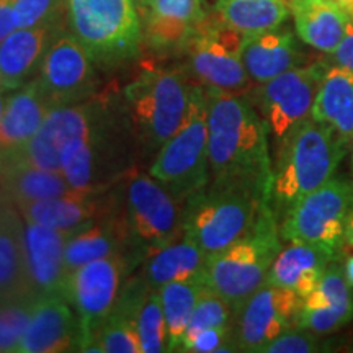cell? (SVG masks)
I'll return each mask as SVG.
<instances>
[{
    "mask_svg": "<svg viewBox=\"0 0 353 353\" xmlns=\"http://www.w3.org/2000/svg\"><path fill=\"white\" fill-rule=\"evenodd\" d=\"M206 97L211 179L247 180L270 190V138L252 101L247 95H232L214 88H206Z\"/></svg>",
    "mask_w": 353,
    "mask_h": 353,
    "instance_id": "obj_1",
    "label": "cell"
},
{
    "mask_svg": "<svg viewBox=\"0 0 353 353\" xmlns=\"http://www.w3.org/2000/svg\"><path fill=\"white\" fill-rule=\"evenodd\" d=\"M139 152L121 95L114 92L99 123L87 134L64 144L61 172L76 192L99 195L113 190L134 169V157Z\"/></svg>",
    "mask_w": 353,
    "mask_h": 353,
    "instance_id": "obj_2",
    "label": "cell"
},
{
    "mask_svg": "<svg viewBox=\"0 0 353 353\" xmlns=\"http://www.w3.org/2000/svg\"><path fill=\"white\" fill-rule=\"evenodd\" d=\"M270 205V190L234 179H211L182 206L183 237L211 257L257 223Z\"/></svg>",
    "mask_w": 353,
    "mask_h": 353,
    "instance_id": "obj_3",
    "label": "cell"
},
{
    "mask_svg": "<svg viewBox=\"0 0 353 353\" xmlns=\"http://www.w3.org/2000/svg\"><path fill=\"white\" fill-rule=\"evenodd\" d=\"M348 145L329 126L307 118L291 132L273 161L270 205L276 219L337 174Z\"/></svg>",
    "mask_w": 353,
    "mask_h": 353,
    "instance_id": "obj_4",
    "label": "cell"
},
{
    "mask_svg": "<svg viewBox=\"0 0 353 353\" xmlns=\"http://www.w3.org/2000/svg\"><path fill=\"white\" fill-rule=\"evenodd\" d=\"M195 83L185 69L144 68L121 92L141 151L157 152L187 118Z\"/></svg>",
    "mask_w": 353,
    "mask_h": 353,
    "instance_id": "obj_5",
    "label": "cell"
},
{
    "mask_svg": "<svg viewBox=\"0 0 353 353\" xmlns=\"http://www.w3.org/2000/svg\"><path fill=\"white\" fill-rule=\"evenodd\" d=\"M281 247L278 219L268 206L244 236L206 260L205 285L232 307L234 319L247 299L265 285Z\"/></svg>",
    "mask_w": 353,
    "mask_h": 353,
    "instance_id": "obj_6",
    "label": "cell"
},
{
    "mask_svg": "<svg viewBox=\"0 0 353 353\" xmlns=\"http://www.w3.org/2000/svg\"><path fill=\"white\" fill-rule=\"evenodd\" d=\"M69 32L97 65L113 69L134 59L143 25L134 0H68Z\"/></svg>",
    "mask_w": 353,
    "mask_h": 353,
    "instance_id": "obj_7",
    "label": "cell"
},
{
    "mask_svg": "<svg viewBox=\"0 0 353 353\" xmlns=\"http://www.w3.org/2000/svg\"><path fill=\"white\" fill-rule=\"evenodd\" d=\"M149 174L182 206L192 193L210 183L208 97L200 83L193 88L183 125L156 152Z\"/></svg>",
    "mask_w": 353,
    "mask_h": 353,
    "instance_id": "obj_8",
    "label": "cell"
},
{
    "mask_svg": "<svg viewBox=\"0 0 353 353\" xmlns=\"http://www.w3.org/2000/svg\"><path fill=\"white\" fill-rule=\"evenodd\" d=\"M353 213V180L335 175L294 203L278 221L283 242H303L327 250L335 260L345 250V231Z\"/></svg>",
    "mask_w": 353,
    "mask_h": 353,
    "instance_id": "obj_9",
    "label": "cell"
},
{
    "mask_svg": "<svg viewBox=\"0 0 353 353\" xmlns=\"http://www.w3.org/2000/svg\"><path fill=\"white\" fill-rule=\"evenodd\" d=\"M144 262L134 252L114 254L88 262L68 278L65 299L82 325V352H99V334L117 306L131 273Z\"/></svg>",
    "mask_w": 353,
    "mask_h": 353,
    "instance_id": "obj_10",
    "label": "cell"
},
{
    "mask_svg": "<svg viewBox=\"0 0 353 353\" xmlns=\"http://www.w3.org/2000/svg\"><path fill=\"white\" fill-rule=\"evenodd\" d=\"M114 188L132 241L145 257L182 239V205L151 174L134 167Z\"/></svg>",
    "mask_w": 353,
    "mask_h": 353,
    "instance_id": "obj_11",
    "label": "cell"
},
{
    "mask_svg": "<svg viewBox=\"0 0 353 353\" xmlns=\"http://www.w3.org/2000/svg\"><path fill=\"white\" fill-rule=\"evenodd\" d=\"M327 68L325 59L298 65L270 81L257 83L247 94L267 125L273 156L291 132L311 118L312 105Z\"/></svg>",
    "mask_w": 353,
    "mask_h": 353,
    "instance_id": "obj_12",
    "label": "cell"
},
{
    "mask_svg": "<svg viewBox=\"0 0 353 353\" xmlns=\"http://www.w3.org/2000/svg\"><path fill=\"white\" fill-rule=\"evenodd\" d=\"M244 34L232 30L218 15H205L185 44L187 74L206 88L232 95H247L254 82L242 63Z\"/></svg>",
    "mask_w": 353,
    "mask_h": 353,
    "instance_id": "obj_13",
    "label": "cell"
},
{
    "mask_svg": "<svg viewBox=\"0 0 353 353\" xmlns=\"http://www.w3.org/2000/svg\"><path fill=\"white\" fill-rule=\"evenodd\" d=\"M37 81L52 110L81 103L99 92L97 64L77 38L65 30L48 48Z\"/></svg>",
    "mask_w": 353,
    "mask_h": 353,
    "instance_id": "obj_14",
    "label": "cell"
},
{
    "mask_svg": "<svg viewBox=\"0 0 353 353\" xmlns=\"http://www.w3.org/2000/svg\"><path fill=\"white\" fill-rule=\"evenodd\" d=\"M303 299L294 291L265 283L247 299L232 324L237 352L262 353L286 330L298 327Z\"/></svg>",
    "mask_w": 353,
    "mask_h": 353,
    "instance_id": "obj_15",
    "label": "cell"
},
{
    "mask_svg": "<svg viewBox=\"0 0 353 353\" xmlns=\"http://www.w3.org/2000/svg\"><path fill=\"white\" fill-rule=\"evenodd\" d=\"M114 92L105 90L81 103L51 110L37 134L19 151L15 157L25 164L46 170L61 172V151L68 141L87 134L107 110Z\"/></svg>",
    "mask_w": 353,
    "mask_h": 353,
    "instance_id": "obj_16",
    "label": "cell"
},
{
    "mask_svg": "<svg viewBox=\"0 0 353 353\" xmlns=\"http://www.w3.org/2000/svg\"><path fill=\"white\" fill-rule=\"evenodd\" d=\"M82 325L76 309L63 296L38 298L19 353L82 352Z\"/></svg>",
    "mask_w": 353,
    "mask_h": 353,
    "instance_id": "obj_17",
    "label": "cell"
},
{
    "mask_svg": "<svg viewBox=\"0 0 353 353\" xmlns=\"http://www.w3.org/2000/svg\"><path fill=\"white\" fill-rule=\"evenodd\" d=\"M77 231L79 229L59 231L25 221L26 259L32 288L37 298H65L69 275L65 272L64 252L68 241Z\"/></svg>",
    "mask_w": 353,
    "mask_h": 353,
    "instance_id": "obj_18",
    "label": "cell"
},
{
    "mask_svg": "<svg viewBox=\"0 0 353 353\" xmlns=\"http://www.w3.org/2000/svg\"><path fill=\"white\" fill-rule=\"evenodd\" d=\"M114 188V187H113ZM118 206L117 188L112 193H72V195L46 198L15 205L26 223L69 231L81 229L103 218Z\"/></svg>",
    "mask_w": 353,
    "mask_h": 353,
    "instance_id": "obj_19",
    "label": "cell"
},
{
    "mask_svg": "<svg viewBox=\"0 0 353 353\" xmlns=\"http://www.w3.org/2000/svg\"><path fill=\"white\" fill-rule=\"evenodd\" d=\"M125 252L139 254L145 260V255L141 252L132 241L125 214L121 211L120 198H118V206L112 213L97 219L95 223L88 224L85 228L79 229L68 241L64 252L65 272L70 275L88 262Z\"/></svg>",
    "mask_w": 353,
    "mask_h": 353,
    "instance_id": "obj_20",
    "label": "cell"
},
{
    "mask_svg": "<svg viewBox=\"0 0 353 353\" xmlns=\"http://www.w3.org/2000/svg\"><path fill=\"white\" fill-rule=\"evenodd\" d=\"M205 15L201 0H151L143 12V39L157 52L183 51Z\"/></svg>",
    "mask_w": 353,
    "mask_h": 353,
    "instance_id": "obj_21",
    "label": "cell"
},
{
    "mask_svg": "<svg viewBox=\"0 0 353 353\" xmlns=\"http://www.w3.org/2000/svg\"><path fill=\"white\" fill-rule=\"evenodd\" d=\"M34 298L25 245V221L10 201L0 198V304Z\"/></svg>",
    "mask_w": 353,
    "mask_h": 353,
    "instance_id": "obj_22",
    "label": "cell"
},
{
    "mask_svg": "<svg viewBox=\"0 0 353 353\" xmlns=\"http://www.w3.org/2000/svg\"><path fill=\"white\" fill-rule=\"evenodd\" d=\"M64 26L17 28L0 43V87L13 92L38 76L52 39Z\"/></svg>",
    "mask_w": 353,
    "mask_h": 353,
    "instance_id": "obj_23",
    "label": "cell"
},
{
    "mask_svg": "<svg viewBox=\"0 0 353 353\" xmlns=\"http://www.w3.org/2000/svg\"><path fill=\"white\" fill-rule=\"evenodd\" d=\"M242 63L254 85L304 64V52L294 33L283 26L247 34L242 44Z\"/></svg>",
    "mask_w": 353,
    "mask_h": 353,
    "instance_id": "obj_24",
    "label": "cell"
},
{
    "mask_svg": "<svg viewBox=\"0 0 353 353\" xmlns=\"http://www.w3.org/2000/svg\"><path fill=\"white\" fill-rule=\"evenodd\" d=\"M296 34L314 50L332 52L350 26V15L339 0H290Z\"/></svg>",
    "mask_w": 353,
    "mask_h": 353,
    "instance_id": "obj_25",
    "label": "cell"
},
{
    "mask_svg": "<svg viewBox=\"0 0 353 353\" xmlns=\"http://www.w3.org/2000/svg\"><path fill=\"white\" fill-rule=\"evenodd\" d=\"M332 262L335 259L321 247L288 242L273 260L265 283L291 290L301 299H306L317 288Z\"/></svg>",
    "mask_w": 353,
    "mask_h": 353,
    "instance_id": "obj_26",
    "label": "cell"
},
{
    "mask_svg": "<svg viewBox=\"0 0 353 353\" xmlns=\"http://www.w3.org/2000/svg\"><path fill=\"white\" fill-rule=\"evenodd\" d=\"M51 110L37 77L10 92L0 120V144L10 151H19L37 134Z\"/></svg>",
    "mask_w": 353,
    "mask_h": 353,
    "instance_id": "obj_27",
    "label": "cell"
},
{
    "mask_svg": "<svg viewBox=\"0 0 353 353\" xmlns=\"http://www.w3.org/2000/svg\"><path fill=\"white\" fill-rule=\"evenodd\" d=\"M311 118L329 126L350 148L353 138V70L329 64L317 90Z\"/></svg>",
    "mask_w": 353,
    "mask_h": 353,
    "instance_id": "obj_28",
    "label": "cell"
},
{
    "mask_svg": "<svg viewBox=\"0 0 353 353\" xmlns=\"http://www.w3.org/2000/svg\"><path fill=\"white\" fill-rule=\"evenodd\" d=\"M72 193L77 192L68 183L63 172L25 164L15 157V154L0 174V198L13 205L65 196Z\"/></svg>",
    "mask_w": 353,
    "mask_h": 353,
    "instance_id": "obj_29",
    "label": "cell"
},
{
    "mask_svg": "<svg viewBox=\"0 0 353 353\" xmlns=\"http://www.w3.org/2000/svg\"><path fill=\"white\" fill-rule=\"evenodd\" d=\"M206 260L208 257L200 247L182 237L164 249L149 254L144 260L143 276L154 290L170 281H205Z\"/></svg>",
    "mask_w": 353,
    "mask_h": 353,
    "instance_id": "obj_30",
    "label": "cell"
},
{
    "mask_svg": "<svg viewBox=\"0 0 353 353\" xmlns=\"http://www.w3.org/2000/svg\"><path fill=\"white\" fill-rule=\"evenodd\" d=\"M214 10L221 21L244 37L278 28L291 13L286 0H218Z\"/></svg>",
    "mask_w": 353,
    "mask_h": 353,
    "instance_id": "obj_31",
    "label": "cell"
},
{
    "mask_svg": "<svg viewBox=\"0 0 353 353\" xmlns=\"http://www.w3.org/2000/svg\"><path fill=\"white\" fill-rule=\"evenodd\" d=\"M205 288L203 280H187L170 281L157 290L169 334V352H179L185 330Z\"/></svg>",
    "mask_w": 353,
    "mask_h": 353,
    "instance_id": "obj_32",
    "label": "cell"
},
{
    "mask_svg": "<svg viewBox=\"0 0 353 353\" xmlns=\"http://www.w3.org/2000/svg\"><path fill=\"white\" fill-rule=\"evenodd\" d=\"M97 345L99 352L107 353H143L136 327V309L118 301L100 330Z\"/></svg>",
    "mask_w": 353,
    "mask_h": 353,
    "instance_id": "obj_33",
    "label": "cell"
},
{
    "mask_svg": "<svg viewBox=\"0 0 353 353\" xmlns=\"http://www.w3.org/2000/svg\"><path fill=\"white\" fill-rule=\"evenodd\" d=\"M136 327H138L143 353L169 352V334H167L161 294L157 290L149 288L141 301L136 314Z\"/></svg>",
    "mask_w": 353,
    "mask_h": 353,
    "instance_id": "obj_34",
    "label": "cell"
},
{
    "mask_svg": "<svg viewBox=\"0 0 353 353\" xmlns=\"http://www.w3.org/2000/svg\"><path fill=\"white\" fill-rule=\"evenodd\" d=\"M38 299L25 298L0 304V352H17Z\"/></svg>",
    "mask_w": 353,
    "mask_h": 353,
    "instance_id": "obj_35",
    "label": "cell"
},
{
    "mask_svg": "<svg viewBox=\"0 0 353 353\" xmlns=\"http://www.w3.org/2000/svg\"><path fill=\"white\" fill-rule=\"evenodd\" d=\"M234 324V311L223 298L213 293L208 286L203 290L200 299H198L188 327L185 330L182 342L193 337L198 332L211 327H226ZM180 342V343H182Z\"/></svg>",
    "mask_w": 353,
    "mask_h": 353,
    "instance_id": "obj_36",
    "label": "cell"
},
{
    "mask_svg": "<svg viewBox=\"0 0 353 353\" xmlns=\"http://www.w3.org/2000/svg\"><path fill=\"white\" fill-rule=\"evenodd\" d=\"M353 321V301L329 304V306H303L298 317V327L319 335H330Z\"/></svg>",
    "mask_w": 353,
    "mask_h": 353,
    "instance_id": "obj_37",
    "label": "cell"
},
{
    "mask_svg": "<svg viewBox=\"0 0 353 353\" xmlns=\"http://www.w3.org/2000/svg\"><path fill=\"white\" fill-rule=\"evenodd\" d=\"M17 28L33 26H64L68 15V0H15Z\"/></svg>",
    "mask_w": 353,
    "mask_h": 353,
    "instance_id": "obj_38",
    "label": "cell"
},
{
    "mask_svg": "<svg viewBox=\"0 0 353 353\" xmlns=\"http://www.w3.org/2000/svg\"><path fill=\"white\" fill-rule=\"evenodd\" d=\"M324 335L311 330L293 327L286 330L263 348L262 353H312L327 350V343L322 341Z\"/></svg>",
    "mask_w": 353,
    "mask_h": 353,
    "instance_id": "obj_39",
    "label": "cell"
},
{
    "mask_svg": "<svg viewBox=\"0 0 353 353\" xmlns=\"http://www.w3.org/2000/svg\"><path fill=\"white\" fill-rule=\"evenodd\" d=\"M179 352L192 353H218V352H237L232 337V325L226 327H211L198 332L193 337L180 343Z\"/></svg>",
    "mask_w": 353,
    "mask_h": 353,
    "instance_id": "obj_40",
    "label": "cell"
},
{
    "mask_svg": "<svg viewBox=\"0 0 353 353\" xmlns=\"http://www.w3.org/2000/svg\"><path fill=\"white\" fill-rule=\"evenodd\" d=\"M327 63L332 65H339V68L353 70V25L348 26L345 37L332 52H329Z\"/></svg>",
    "mask_w": 353,
    "mask_h": 353,
    "instance_id": "obj_41",
    "label": "cell"
},
{
    "mask_svg": "<svg viewBox=\"0 0 353 353\" xmlns=\"http://www.w3.org/2000/svg\"><path fill=\"white\" fill-rule=\"evenodd\" d=\"M15 0H0V43L17 30L15 12H13Z\"/></svg>",
    "mask_w": 353,
    "mask_h": 353,
    "instance_id": "obj_42",
    "label": "cell"
},
{
    "mask_svg": "<svg viewBox=\"0 0 353 353\" xmlns=\"http://www.w3.org/2000/svg\"><path fill=\"white\" fill-rule=\"evenodd\" d=\"M12 156H13V151H10V149L3 148L2 144H0V174H2V170L6 169L8 162L12 161Z\"/></svg>",
    "mask_w": 353,
    "mask_h": 353,
    "instance_id": "obj_43",
    "label": "cell"
},
{
    "mask_svg": "<svg viewBox=\"0 0 353 353\" xmlns=\"http://www.w3.org/2000/svg\"><path fill=\"white\" fill-rule=\"evenodd\" d=\"M343 272H345L348 283L353 286V254H350L345 259V263H343Z\"/></svg>",
    "mask_w": 353,
    "mask_h": 353,
    "instance_id": "obj_44",
    "label": "cell"
},
{
    "mask_svg": "<svg viewBox=\"0 0 353 353\" xmlns=\"http://www.w3.org/2000/svg\"><path fill=\"white\" fill-rule=\"evenodd\" d=\"M347 247H352L353 249V213L350 216V219H348L347 231H345V249Z\"/></svg>",
    "mask_w": 353,
    "mask_h": 353,
    "instance_id": "obj_45",
    "label": "cell"
},
{
    "mask_svg": "<svg viewBox=\"0 0 353 353\" xmlns=\"http://www.w3.org/2000/svg\"><path fill=\"white\" fill-rule=\"evenodd\" d=\"M8 95H10V92H7L6 88L0 87V120H2V114H3V110H6Z\"/></svg>",
    "mask_w": 353,
    "mask_h": 353,
    "instance_id": "obj_46",
    "label": "cell"
},
{
    "mask_svg": "<svg viewBox=\"0 0 353 353\" xmlns=\"http://www.w3.org/2000/svg\"><path fill=\"white\" fill-rule=\"evenodd\" d=\"M134 2H136V6H138V8L141 10V13H143L145 10V7L149 6V2H151V0H134Z\"/></svg>",
    "mask_w": 353,
    "mask_h": 353,
    "instance_id": "obj_47",
    "label": "cell"
},
{
    "mask_svg": "<svg viewBox=\"0 0 353 353\" xmlns=\"http://www.w3.org/2000/svg\"><path fill=\"white\" fill-rule=\"evenodd\" d=\"M345 8H347V12H348V15H350V21H352V25H353V0L350 3H347L345 6Z\"/></svg>",
    "mask_w": 353,
    "mask_h": 353,
    "instance_id": "obj_48",
    "label": "cell"
},
{
    "mask_svg": "<svg viewBox=\"0 0 353 353\" xmlns=\"http://www.w3.org/2000/svg\"><path fill=\"white\" fill-rule=\"evenodd\" d=\"M339 2H341V3H342V6H343V7H345V6H347V3H350V2H352V0H339Z\"/></svg>",
    "mask_w": 353,
    "mask_h": 353,
    "instance_id": "obj_49",
    "label": "cell"
},
{
    "mask_svg": "<svg viewBox=\"0 0 353 353\" xmlns=\"http://www.w3.org/2000/svg\"><path fill=\"white\" fill-rule=\"evenodd\" d=\"M350 149H352V162H353V138H352V144H350Z\"/></svg>",
    "mask_w": 353,
    "mask_h": 353,
    "instance_id": "obj_50",
    "label": "cell"
},
{
    "mask_svg": "<svg viewBox=\"0 0 353 353\" xmlns=\"http://www.w3.org/2000/svg\"><path fill=\"white\" fill-rule=\"evenodd\" d=\"M216 2H218V0H216ZM201 3H203V0H201Z\"/></svg>",
    "mask_w": 353,
    "mask_h": 353,
    "instance_id": "obj_51",
    "label": "cell"
}]
</instances>
